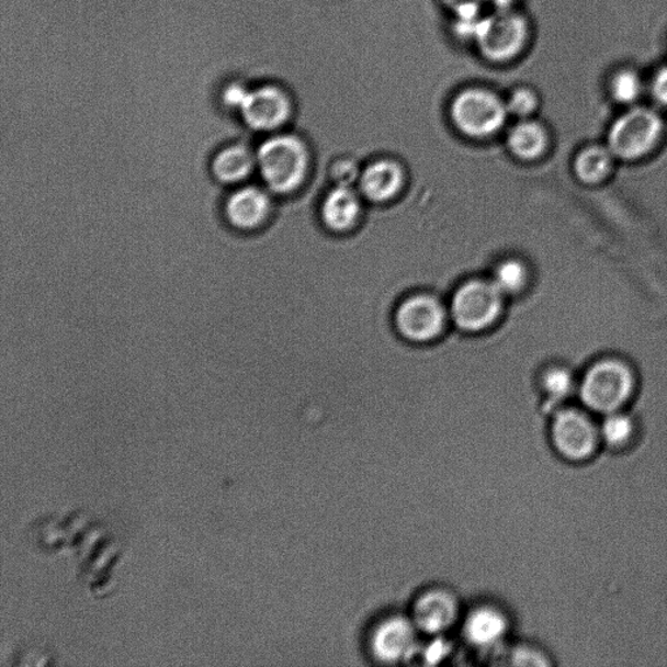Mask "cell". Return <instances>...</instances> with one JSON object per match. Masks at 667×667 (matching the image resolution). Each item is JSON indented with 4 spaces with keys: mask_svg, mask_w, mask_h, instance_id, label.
Instances as JSON below:
<instances>
[{
    "mask_svg": "<svg viewBox=\"0 0 667 667\" xmlns=\"http://www.w3.org/2000/svg\"><path fill=\"white\" fill-rule=\"evenodd\" d=\"M509 116L506 101L484 88H470L459 93L451 104V117L463 134L488 137L504 127Z\"/></svg>",
    "mask_w": 667,
    "mask_h": 667,
    "instance_id": "obj_5",
    "label": "cell"
},
{
    "mask_svg": "<svg viewBox=\"0 0 667 667\" xmlns=\"http://www.w3.org/2000/svg\"><path fill=\"white\" fill-rule=\"evenodd\" d=\"M256 138H234L221 144L208 159V171L226 190L249 183L257 176Z\"/></svg>",
    "mask_w": 667,
    "mask_h": 667,
    "instance_id": "obj_10",
    "label": "cell"
},
{
    "mask_svg": "<svg viewBox=\"0 0 667 667\" xmlns=\"http://www.w3.org/2000/svg\"><path fill=\"white\" fill-rule=\"evenodd\" d=\"M507 617L497 608L479 607L471 611L464 622V636L478 649H493L502 643L509 632Z\"/></svg>",
    "mask_w": 667,
    "mask_h": 667,
    "instance_id": "obj_14",
    "label": "cell"
},
{
    "mask_svg": "<svg viewBox=\"0 0 667 667\" xmlns=\"http://www.w3.org/2000/svg\"><path fill=\"white\" fill-rule=\"evenodd\" d=\"M502 309V292L495 283L472 281L456 291L451 315L459 328L478 331L496 321Z\"/></svg>",
    "mask_w": 667,
    "mask_h": 667,
    "instance_id": "obj_9",
    "label": "cell"
},
{
    "mask_svg": "<svg viewBox=\"0 0 667 667\" xmlns=\"http://www.w3.org/2000/svg\"><path fill=\"white\" fill-rule=\"evenodd\" d=\"M652 94L659 104L667 108V67L659 69L653 78Z\"/></svg>",
    "mask_w": 667,
    "mask_h": 667,
    "instance_id": "obj_26",
    "label": "cell"
},
{
    "mask_svg": "<svg viewBox=\"0 0 667 667\" xmlns=\"http://www.w3.org/2000/svg\"><path fill=\"white\" fill-rule=\"evenodd\" d=\"M403 183V172L398 165L387 161L374 163L361 177V191L372 201L392 199Z\"/></svg>",
    "mask_w": 667,
    "mask_h": 667,
    "instance_id": "obj_16",
    "label": "cell"
},
{
    "mask_svg": "<svg viewBox=\"0 0 667 667\" xmlns=\"http://www.w3.org/2000/svg\"><path fill=\"white\" fill-rule=\"evenodd\" d=\"M419 632L411 618H386L377 624L371 636L373 657L382 664L408 662L419 649Z\"/></svg>",
    "mask_w": 667,
    "mask_h": 667,
    "instance_id": "obj_11",
    "label": "cell"
},
{
    "mask_svg": "<svg viewBox=\"0 0 667 667\" xmlns=\"http://www.w3.org/2000/svg\"><path fill=\"white\" fill-rule=\"evenodd\" d=\"M549 440L563 461L590 462L602 450L599 417L583 407H563L549 420Z\"/></svg>",
    "mask_w": 667,
    "mask_h": 667,
    "instance_id": "obj_4",
    "label": "cell"
},
{
    "mask_svg": "<svg viewBox=\"0 0 667 667\" xmlns=\"http://www.w3.org/2000/svg\"><path fill=\"white\" fill-rule=\"evenodd\" d=\"M257 178L275 197H286L304 183L309 167L307 145L295 134L275 132L256 142Z\"/></svg>",
    "mask_w": 667,
    "mask_h": 667,
    "instance_id": "obj_2",
    "label": "cell"
},
{
    "mask_svg": "<svg viewBox=\"0 0 667 667\" xmlns=\"http://www.w3.org/2000/svg\"><path fill=\"white\" fill-rule=\"evenodd\" d=\"M538 95L530 88L513 90L509 100L506 101V108L507 111H509V115L520 117V120H527V117L538 109Z\"/></svg>",
    "mask_w": 667,
    "mask_h": 667,
    "instance_id": "obj_24",
    "label": "cell"
},
{
    "mask_svg": "<svg viewBox=\"0 0 667 667\" xmlns=\"http://www.w3.org/2000/svg\"><path fill=\"white\" fill-rule=\"evenodd\" d=\"M396 324L406 338L415 342H427L441 332L444 310L434 297L416 296L400 305Z\"/></svg>",
    "mask_w": 667,
    "mask_h": 667,
    "instance_id": "obj_13",
    "label": "cell"
},
{
    "mask_svg": "<svg viewBox=\"0 0 667 667\" xmlns=\"http://www.w3.org/2000/svg\"><path fill=\"white\" fill-rule=\"evenodd\" d=\"M219 108L238 117L256 138L282 131L295 115L294 93L283 82L229 79L217 90Z\"/></svg>",
    "mask_w": 667,
    "mask_h": 667,
    "instance_id": "obj_1",
    "label": "cell"
},
{
    "mask_svg": "<svg viewBox=\"0 0 667 667\" xmlns=\"http://www.w3.org/2000/svg\"><path fill=\"white\" fill-rule=\"evenodd\" d=\"M635 394V374L617 360H603L590 366L578 385L581 407L597 417L631 408Z\"/></svg>",
    "mask_w": 667,
    "mask_h": 667,
    "instance_id": "obj_3",
    "label": "cell"
},
{
    "mask_svg": "<svg viewBox=\"0 0 667 667\" xmlns=\"http://www.w3.org/2000/svg\"><path fill=\"white\" fill-rule=\"evenodd\" d=\"M461 608L453 593L442 588L427 590L417 597L411 620L423 634H444L456 623Z\"/></svg>",
    "mask_w": 667,
    "mask_h": 667,
    "instance_id": "obj_12",
    "label": "cell"
},
{
    "mask_svg": "<svg viewBox=\"0 0 667 667\" xmlns=\"http://www.w3.org/2000/svg\"><path fill=\"white\" fill-rule=\"evenodd\" d=\"M475 2H483V0H442V3L446 5L448 9H450L451 11L459 9V7Z\"/></svg>",
    "mask_w": 667,
    "mask_h": 667,
    "instance_id": "obj_28",
    "label": "cell"
},
{
    "mask_svg": "<svg viewBox=\"0 0 667 667\" xmlns=\"http://www.w3.org/2000/svg\"><path fill=\"white\" fill-rule=\"evenodd\" d=\"M575 378L572 372L563 368H554L542 378V391L546 396L544 412L551 417L558 409L566 407V402L575 394Z\"/></svg>",
    "mask_w": 667,
    "mask_h": 667,
    "instance_id": "obj_18",
    "label": "cell"
},
{
    "mask_svg": "<svg viewBox=\"0 0 667 667\" xmlns=\"http://www.w3.org/2000/svg\"><path fill=\"white\" fill-rule=\"evenodd\" d=\"M663 122L649 109H632L615 121L609 134V148L614 156L635 159L648 152L662 135Z\"/></svg>",
    "mask_w": 667,
    "mask_h": 667,
    "instance_id": "obj_8",
    "label": "cell"
},
{
    "mask_svg": "<svg viewBox=\"0 0 667 667\" xmlns=\"http://www.w3.org/2000/svg\"><path fill=\"white\" fill-rule=\"evenodd\" d=\"M610 167L611 156L608 150L589 148L576 159L575 170L583 182L597 183L608 176Z\"/></svg>",
    "mask_w": 667,
    "mask_h": 667,
    "instance_id": "obj_21",
    "label": "cell"
},
{
    "mask_svg": "<svg viewBox=\"0 0 667 667\" xmlns=\"http://www.w3.org/2000/svg\"><path fill=\"white\" fill-rule=\"evenodd\" d=\"M509 145L513 155L520 158H536L546 146L545 131L539 123L523 120L511 129Z\"/></svg>",
    "mask_w": 667,
    "mask_h": 667,
    "instance_id": "obj_19",
    "label": "cell"
},
{
    "mask_svg": "<svg viewBox=\"0 0 667 667\" xmlns=\"http://www.w3.org/2000/svg\"><path fill=\"white\" fill-rule=\"evenodd\" d=\"M613 99L620 103H632L638 100L643 92V81L641 76L631 69H622L615 74L610 86Z\"/></svg>",
    "mask_w": 667,
    "mask_h": 667,
    "instance_id": "obj_22",
    "label": "cell"
},
{
    "mask_svg": "<svg viewBox=\"0 0 667 667\" xmlns=\"http://www.w3.org/2000/svg\"><path fill=\"white\" fill-rule=\"evenodd\" d=\"M486 7H490L493 11H510L513 10L517 0H483Z\"/></svg>",
    "mask_w": 667,
    "mask_h": 667,
    "instance_id": "obj_27",
    "label": "cell"
},
{
    "mask_svg": "<svg viewBox=\"0 0 667 667\" xmlns=\"http://www.w3.org/2000/svg\"><path fill=\"white\" fill-rule=\"evenodd\" d=\"M512 664L518 666H552L554 657L545 649L532 645H523L512 653Z\"/></svg>",
    "mask_w": 667,
    "mask_h": 667,
    "instance_id": "obj_25",
    "label": "cell"
},
{
    "mask_svg": "<svg viewBox=\"0 0 667 667\" xmlns=\"http://www.w3.org/2000/svg\"><path fill=\"white\" fill-rule=\"evenodd\" d=\"M602 449L611 453H624L635 446L641 433L638 422L630 409L599 417Z\"/></svg>",
    "mask_w": 667,
    "mask_h": 667,
    "instance_id": "obj_15",
    "label": "cell"
},
{
    "mask_svg": "<svg viewBox=\"0 0 667 667\" xmlns=\"http://www.w3.org/2000/svg\"><path fill=\"white\" fill-rule=\"evenodd\" d=\"M360 213V201L350 188L339 186L331 191L323 204L325 224L337 231H344L357 221Z\"/></svg>",
    "mask_w": 667,
    "mask_h": 667,
    "instance_id": "obj_17",
    "label": "cell"
},
{
    "mask_svg": "<svg viewBox=\"0 0 667 667\" xmlns=\"http://www.w3.org/2000/svg\"><path fill=\"white\" fill-rule=\"evenodd\" d=\"M226 224L239 233L265 228L275 214V196L261 183L249 182L227 190L222 199Z\"/></svg>",
    "mask_w": 667,
    "mask_h": 667,
    "instance_id": "obj_6",
    "label": "cell"
},
{
    "mask_svg": "<svg viewBox=\"0 0 667 667\" xmlns=\"http://www.w3.org/2000/svg\"><path fill=\"white\" fill-rule=\"evenodd\" d=\"M483 2H475L459 7L454 10L453 30L457 38L475 42L482 33L489 13L485 11Z\"/></svg>",
    "mask_w": 667,
    "mask_h": 667,
    "instance_id": "obj_20",
    "label": "cell"
},
{
    "mask_svg": "<svg viewBox=\"0 0 667 667\" xmlns=\"http://www.w3.org/2000/svg\"><path fill=\"white\" fill-rule=\"evenodd\" d=\"M525 278V269L520 262L506 261L497 268L493 283L502 295L516 294L524 286Z\"/></svg>",
    "mask_w": 667,
    "mask_h": 667,
    "instance_id": "obj_23",
    "label": "cell"
},
{
    "mask_svg": "<svg viewBox=\"0 0 667 667\" xmlns=\"http://www.w3.org/2000/svg\"><path fill=\"white\" fill-rule=\"evenodd\" d=\"M530 27L524 16L510 11H493L486 19L476 41L483 57L495 63H506L519 57L524 50Z\"/></svg>",
    "mask_w": 667,
    "mask_h": 667,
    "instance_id": "obj_7",
    "label": "cell"
}]
</instances>
